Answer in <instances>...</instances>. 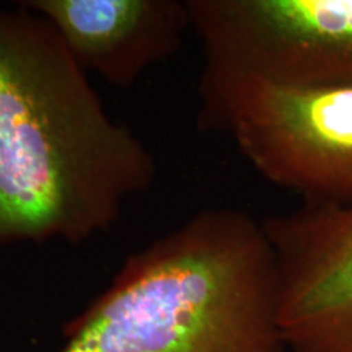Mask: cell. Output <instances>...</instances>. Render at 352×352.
I'll return each instance as SVG.
<instances>
[{
	"label": "cell",
	"instance_id": "6da1fadb",
	"mask_svg": "<svg viewBox=\"0 0 352 352\" xmlns=\"http://www.w3.org/2000/svg\"><path fill=\"white\" fill-rule=\"evenodd\" d=\"M155 174L56 29L21 4L0 8V248L104 232Z\"/></svg>",
	"mask_w": 352,
	"mask_h": 352
},
{
	"label": "cell",
	"instance_id": "5b68a950",
	"mask_svg": "<svg viewBox=\"0 0 352 352\" xmlns=\"http://www.w3.org/2000/svg\"><path fill=\"white\" fill-rule=\"evenodd\" d=\"M56 29L76 63L118 88L133 85L182 49L187 0H25Z\"/></svg>",
	"mask_w": 352,
	"mask_h": 352
},
{
	"label": "cell",
	"instance_id": "3957f363",
	"mask_svg": "<svg viewBox=\"0 0 352 352\" xmlns=\"http://www.w3.org/2000/svg\"><path fill=\"white\" fill-rule=\"evenodd\" d=\"M199 124L302 204H352V88L298 87L202 67Z\"/></svg>",
	"mask_w": 352,
	"mask_h": 352
},
{
	"label": "cell",
	"instance_id": "7a4b0ae2",
	"mask_svg": "<svg viewBox=\"0 0 352 352\" xmlns=\"http://www.w3.org/2000/svg\"><path fill=\"white\" fill-rule=\"evenodd\" d=\"M59 352H287L263 221L218 208L131 254Z\"/></svg>",
	"mask_w": 352,
	"mask_h": 352
},
{
	"label": "cell",
	"instance_id": "277c9868",
	"mask_svg": "<svg viewBox=\"0 0 352 352\" xmlns=\"http://www.w3.org/2000/svg\"><path fill=\"white\" fill-rule=\"evenodd\" d=\"M204 67L352 88V0H187Z\"/></svg>",
	"mask_w": 352,
	"mask_h": 352
}]
</instances>
